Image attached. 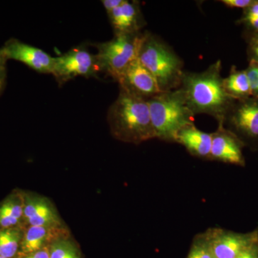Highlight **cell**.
Wrapping results in <instances>:
<instances>
[{
	"instance_id": "cell-1",
	"label": "cell",
	"mask_w": 258,
	"mask_h": 258,
	"mask_svg": "<svg viewBox=\"0 0 258 258\" xmlns=\"http://www.w3.org/2000/svg\"><path fill=\"white\" fill-rule=\"evenodd\" d=\"M221 69L218 60L203 72H184L179 88L194 114L210 115L224 124L236 101L226 93Z\"/></svg>"
},
{
	"instance_id": "cell-2",
	"label": "cell",
	"mask_w": 258,
	"mask_h": 258,
	"mask_svg": "<svg viewBox=\"0 0 258 258\" xmlns=\"http://www.w3.org/2000/svg\"><path fill=\"white\" fill-rule=\"evenodd\" d=\"M108 122L120 142L139 144L156 138L147 100L123 90L108 110Z\"/></svg>"
},
{
	"instance_id": "cell-3",
	"label": "cell",
	"mask_w": 258,
	"mask_h": 258,
	"mask_svg": "<svg viewBox=\"0 0 258 258\" xmlns=\"http://www.w3.org/2000/svg\"><path fill=\"white\" fill-rule=\"evenodd\" d=\"M138 59L154 76L162 92L179 88L184 73V62L160 37L144 32Z\"/></svg>"
},
{
	"instance_id": "cell-4",
	"label": "cell",
	"mask_w": 258,
	"mask_h": 258,
	"mask_svg": "<svg viewBox=\"0 0 258 258\" xmlns=\"http://www.w3.org/2000/svg\"><path fill=\"white\" fill-rule=\"evenodd\" d=\"M156 138L175 142L178 133L192 124L194 114L180 88L163 91L147 100Z\"/></svg>"
},
{
	"instance_id": "cell-5",
	"label": "cell",
	"mask_w": 258,
	"mask_h": 258,
	"mask_svg": "<svg viewBox=\"0 0 258 258\" xmlns=\"http://www.w3.org/2000/svg\"><path fill=\"white\" fill-rule=\"evenodd\" d=\"M142 35V32L116 35L109 41L97 44L96 55L100 71L116 80L132 61L138 58Z\"/></svg>"
},
{
	"instance_id": "cell-6",
	"label": "cell",
	"mask_w": 258,
	"mask_h": 258,
	"mask_svg": "<svg viewBox=\"0 0 258 258\" xmlns=\"http://www.w3.org/2000/svg\"><path fill=\"white\" fill-rule=\"evenodd\" d=\"M99 71L96 55L90 53L86 49L74 48L54 58L52 75L60 83L78 76H93Z\"/></svg>"
},
{
	"instance_id": "cell-7",
	"label": "cell",
	"mask_w": 258,
	"mask_h": 258,
	"mask_svg": "<svg viewBox=\"0 0 258 258\" xmlns=\"http://www.w3.org/2000/svg\"><path fill=\"white\" fill-rule=\"evenodd\" d=\"M212 255L215 258H237L249 244L258 238V232L242 234L211 229L205 234Z\"/></svg>"
},
{
	"instance_id": "cell-8",
	"label": "cell",
	"mask_w": 258,
	"mask_h": 258,
	"mask_svg": "<svg viewBox=\"0 0 258 258\" xmlns=\"http://www.w3.org/2000/svg\"><path fill=\"white\" fill-rule=\"evenodd\" d=\"M115 81L120 89L147 100L162 92L154 76L138 58L132 61Z\"/></svg>"
},
{
	"instance_id": "cell-9",
	"label": "cell",
	"mask_w": 258,
	"mask_h": 258,
	"mask_svg": "<svg viewBox=\"0 0 258 258\" xmlns=\"http://www.w3.org/2000/svg\"><path fill=\"white\" fill-rule=\"evenodd\" d=\"M0 50L7 60L20 61L37 72L52 74L55 57L38 47L11 39Z\"/></svg>"
},
{
	"instance_id": "cell-10",
	"label": "cell",
	"mask_w": 258,
	"mask_h": 258,
	"mask_svg": "<svg viewBox=\"0 0 258 258\" xmlns=\"http://www.w3.org/2000/svg\"><path fill=\"white\" fill-rule=\"evenodd\" d=\"M225 123L246 138L257 139L258 98L250 97L236 101L226 116Z\"/></svg>"
},
{
	"instance_id": "cell-11",
	"label": "cell",
	"mask_w": 258,
	"mask_h": 258,
	"mask_svg": "<svg viewBox=\"0 0 258 258\" xmlns=\"http://www.w3.org/2000/svg\"><path fill=\"white\" fill-rule=\"evenodd\" d=\"M24 223L28 226L63 227L60 215L48 199L34 193H23Z\"/></svg>"
},
{
	"instance_id": "cell-12",
	"label": "cell",
	"mask_w": 258,
	"mask_h": 258,
	"mask_svg": "<svg viewBox=\"0 0 258 258\" xmlns=\"http://www.w3.org/2000/svg\"><path fill=\"white\" fill-rule=\"evenodd\" d=\"M242 149V143L236 134L219 123L217 130L212 134L210 159L242 166L244 159Z\"/></svg>"
},
{
	"instance_id": "cell-13",
	"label": "cell",
	"mask_w": 258,
	"mask_h": 258,
	"mask_svg": "<svg viewBox=\"0 0 258 258\" xmlns=\"http://www.w3.org/2000/svg\"><path fill=\"white\" fill-rule=\"evenodd\" d=\"M110 23L116 35H137L145 25L140 5L137 1L125 0L120 7L108 13Z\"/></svg>"
},
{
	"instance_id": "cell-14",
	"label": "cell",
	"mask_w": 258,
	"mask_h": 258,
	"mask_svg": "<svg viewBox=\"0 0 258 258\" xmlns=\"http://www.w3.org/2000/svg\"><path fill=\"white\" fill-rule=\"evenodd\" d=\"M66 233L67 232L64 227L29 226L24 232L19 254L24 255L48 247L56 237Z\"/></svg>"
},
{
	"instance_id": "cell-15",
	"label": "cell",
	"mask_w": 258,
	"mask_h": 258,
	"mask_svg": "<svg viewBox=\"0 0 258 258\" xmlns=\"http://www.w3.org/2000/svg\"><path fill=\"white\" fill-rule=\"evenodd\" d=\"M181 144L195 157L210 159L212 134L205 133L194 123L181 129L176 137V142Z\"/></svg>"
},
{
	"instance_id": "cell-16",
	"label": "cell",
	"mask_w": 258,
	"mask_h": 258,
	"mask_svg": "<svg viewBox=\"0 0 258 258\" xmlns=\"http://www.w3.org/2000/svg\"><path fill=\"white\" fill-rule=\"evenodd\" d=\"M23 214V193L10 194L0 203V229L22 227Z\"/></svg>"
},
{
	"instance_id": "cell-17",
	"label": "cell",
	"mask_w": 258,
	"mask_h": 258,
	"mask_svg": "<svg viewBox=\"0 0 258 258\" xmlns=\"http://www.w3.org/2000/svg\"><path fill=\"white\" fill-rule=\"evenodd\" d=\"M226 93L235 101H242L252 97L250 86L245 71H240L232 66L230 74L223 79Z\"/></svg>"
},
{
	"instance_id": "cell-18",
	"label": "cell",
	"mask_w": 258,
	"mask_h": 258,
	"mask_svg": "<svg viewBox=\"0 0 258 258\" xmlns=\"http://www.w3.org/2000/svg\"><path fill=\"white\" fill-rule=\"evenodd\" d=\"M24 235L22 227L0 229V256L14 258L20 253Z\"/></svg>"
},
{
	"instance_id": "cell-19",
	"label": "cell",
	"mask_w": 258,
	"mask_h": 258,
	"mask_svg": "<svg viewBox=\"0 0 258 258\" xmlns=\"http://www.w3.org/2000/svg\"><path fill=\"white\" fill-rule=\"evenodd\" d=\"M50 258H82L78 244L68 233L56 237L48 245Z\"/></svg>"
},
{
	"instance_id": "cell-20",
	"label": "cell",
	"mask_w": 258,
	"mask_h": 258,
	"mask_svg": "<svg viewBox=\"0 0 258 258\" xmlns=\"http://www.w3.org/2000/svg\"><path fill=\"white\" fill-rule=\"evenodd\" d=\"M237 23L243 25L247 35L258 33V0H254L253 4L243 10Z\"/></svg>"
},
{
	"instance_id": "cell-21",
	"label": "cell",
	"mask_w": 258,
	"mask_h": 258,
	"mask_svg": "<svg viewBox=\"0 0 258 258\" xmlns=\"http://www.w3.org/2000/svg\"><path fill=\"white\" fill-rule=\"evenodd\" d=\"M193 244L187 258H214L205 234Z\"/></svg>"
},
{
	"instance_id": "cell-22",
	"label": "cell",
	"mask_w": 258,
	"mask_h": 258,
	"mask_svg": "<svg viewBox=\"0 0 258 258\" xmlns=\"http://www.w3.org/2000/svg\"><path fill=\"white\" fill-rule=\"evenodd\" d=\"M244 71L248 79L252 97L258 98V62L249 60L248 66Z\"/></svg>"
},
{
	"instance_id": "cell-23",
	"label": "cell",
	"mask_w": 258,
	"mask_h": 258,
	"mask_svg": "<svg viewBox=\"0 0 258 258\" xmlns=\"http://www.w3.org/2000/svg\"><path fill=\"white\" fill-rule=\"evenodd\" d=\"M247 52L249 60L258 62V33L247 35Z\"/></svg>"
},
{
	"instance_id": "cell-24",
	"label": "cell",
	"mask_w": 258,
	"mask_h": 258,
	"mask_svg": "<svg viewBox=\"0 0 258 258\" xmlns=\"http://www.w3.org/2000/svg\"><path fill=\"white\" fill-rule=\"evenodd\" d=\"M219 2L227 8H239L244 10L253 4L254 0H220Z\"/></svg>"
},
{
	"instance_id": "cell-25",
	"label": "cell",
	"mask_w": 258,
	"mask_h": 258,
	"mask_svg": "<svg viewBox=\"0 0 258 258\" xmlns=\"http://www.w3.org/2000/svg\"><path fill=\"white\" fill-rule=\"evenodd\" d=\"M237 258H258V238L246 247Z\"/></svg>"
},
{
	"instance_id": "cell-26",
	"label": "cell",
	"mask_w": 258,
	"mask_h": 258,
	"mask_svg": "<svg viewBox=\"0 0 258 258\" xmlns=\"http://www.w3.org/2000/svg\"><path fill=\"white\" fill-rule=\"evenodd\" d=\"M125 0H103L101 2L105 10H106L107 14L117 9L118 7L124 3Z\"/></svg>"
},
{
	"instance_id": "cell-27",
	"label": "cell",
	"mask_w": 258,
	"mask_h": 258,
	"mask_svg": "<svg viewBox=\"0 0 258 258\" xmlns=\"http://www.w3.org/2000/svg\"><path fill=\"white\" fill-rule=\"evenodd\" d=\"M19 258H50L48 247L31 252V253L24 254V255L20 256Z\"/></svg>"
},
{
	"instance_id": "cell-28",
	"label": "cell",
	"mask_w": 258,
	"mask_h": 258,
	"mask_svg": "<svg viewBox=\"0 0 258 258\" xmlns=\"http://www.w3.org/2000/svg\"><path fill=\"white\" fill-rule=\"evenodd\" d=\"M6 58L2 53L0 50V79H5V62H6Z\"/></svg>"
},
{
	"instance_id": "cell-29",
	"label": "cell",
	"mask_w": 258,
	"mask_h": 258,
	"mask_svg": "<svg viewBox=\"0 0 258 258\" xmlns=\"http://www.w3.org/2000/svg\"><path fill=\"white\" fill-rule=\"evenodd\" d=\"M5 79H0V93L3 90V86H4Z\"/></svg>"
},
{
	"instance_id": "cell-30",
	"label": "cell",
	"mask_w": 258,
	"mask_h": 258,
	"mask_svg": "<svg viewBox=\"0 0 258 258\" xmlns=\"http://www.w3.org/2000/svg\"><path fill=\"white\" fill-rule=\"evenodd\" d=\"M0 258H4V257H1V256H0Z\"/></svg>"
},
{
	"instance_id": "cell-31",
	"label": "cell",
	"mask_w": 258,
	"mask_h": 258,
	"mask_svg": "<svg viewBox=\"0 0 258 258\" xmlns=\"http://www.w3.org/2000/svg\"><path fill=\"white\" fill-rule=\"evenodd\" d=\"M214 258H215V257H214Z\"/></svg>"
}]
</instances>
